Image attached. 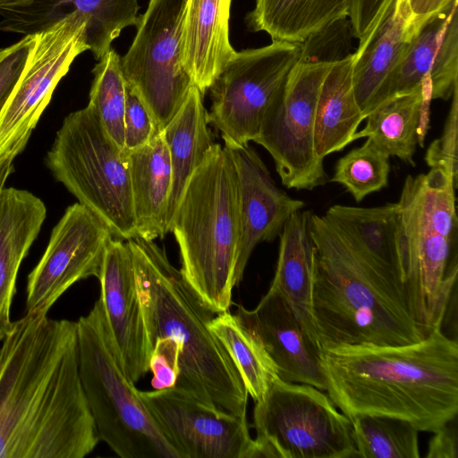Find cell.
Listing matches in <instances>:
<instances>
[{"mask_svg": "<svg viewBox=\"0 0 458 458\" xmlns=\"http://www.w3.org/2000/svg\"><path fill=\"white\" fill-rule=\"evenodd\" d=\"M0 347V458H83L100 441L79 372L77 323L26 313Z\"/></svg>", "mask_w": 458, "mask_h": 458, "instance_id": "obj_1", "label": "cell"}, {"mask_svg": "<svg viewBox=\"0 0 458 458\" xmlns=\"http://www.w3.org/2000/svg\"><path fill=\"white\" fill-rule=\"evenodd\" d=\"M326 392L350 420L370 414L434 432L457 416L458 344L442 327L403 345H340L319 352Z\"/></svg>", "mask_w": 458, "mask_h": 458, "instance_id": "obj_2", "label": "cell"}, {"mask_svg": "<svg viewBox=\"0 0 458 458\" xmlns=\"http://www.w3.org/2000/svg\"><path fill=\"white\" fill-rule=\"evenodd\" d=\"M150 347L157 338L180 346L174 387L216 411L247 420L248 392L210 328L216 314L154 241L127 240Z\"/></svg>", "mask_w": 458, "mask_h": 458, "instance_id": "obj_3", "label": "cell"}, {"mask_svg": "<svg viewBox=\"0 0 458 458\" xmlns=\"http://www.w3.org/2000/svg\"><path fill=\"white\" fill-rule=\"evenodd\" d=\"M312 312L321 348L403 345L428 334L414 320L402 288L350 244L326 216L311 214Z\"/></svg>", "mask_w": 458, "mask_h": 458, "instance_id": "obj_4", "label": "cell"}, {"mask_svg": "<svg viewBox=\"0 0 458 458\" xmlns=\"http://www.w3.org/2000/svg\"><path fill=\"white\" fill-rule=\"evenodd\" d=\"M452 177L432 167L407 175L401 191L398 254L409 311L428 335L442 327L458 278V218Z\"/></svg>", "mask_w": 458, "mask_h": 458, "instance_id": "obj_5", "label": "cell"}, {"mask_svg": "<svg viewBox=\"0 0 458 458\" xmlns=\"http://www.w3.org/2000/svg\"><path fill=\"white\" fill-rule=\"evenodd\" d=\"M169 232L186 280L215 313L228 311L240 226L236 172L225 147L215 143L189 180Z\"/></svg>", "mask_w": 458, "mask_h": 458, "instance_id": "obj_6", "label": "cell"}, {"mask_svg": "<svg viewBox=\"0 0 458 458\" xmlns=\"http://www.w3.org/2000/svg\"><path fill=\"white\" fill-rule=\"evenodd\" d=\"M76 323L79 372L99 439L121 458H181L126 375L101 300Z\"/></svg>", "mask_w": 458, "mask_h": 458, "instance_id": "obj_7", "label": "cell"}, {"mask_svg": "<svg viewBox=\"0 0 458 458\" xmlns=\"http://www.w3.org/2000/svg\"><path fill=\"white\" fill-rule=\"evenodd\" d=\"M47 165L114 237L127 241L137 236L127 154L89 105L64 119L47 154Z\"/></svg>", "mask_w": 458, "mask_h": 458, "instance_id": "obj_8", "label": "cell"}, {"mask_svg": "<svg viewBox=\"0 0 458 458\" xmlns=\"http://www.w3.org/2000/svg\"><path fill=\"white\" fill-rule=\"evenodd\" d=\"M252 458H357L352 421L322 390L275 378L255 403Z\"/></svg>", "mask_w": 458, "mask_h": 458, "instance_id": "obj_9", "label": "cell"}, {"mask_svg": "<svg viewBox=\"0 0 458 458\" xmlns=\"http://www.w3.org/2000/svg\"><path fill=\"white\" fill-rule=\"evenodd\" d=\"M335 62L299 60L263 115L254 140L272 157L282 184L311 191L324 185V159L315 149V120L322 84Z\"/></svg>", "mask_w": 458, "mask_h": 458, "instance_id": "obj_10", "label": "cell"}, {"mask_svg": "<svg viewBox=\"0 0 458 458\" xmlns=\"http://www.w3.org/2000/svg\"><path fill=\"white\" fill-rule=\"evenodd\" d=\"M301 44H271L236 52L210 86L208 123L225 147L248 145L257 138L266 110L300 60Z\"/></svg>", "mask_w": 458, "mask_h": 458, "instance_id": "obj_11", "label": "cell"}, {"mask_svg": "<svg viewBox=\"0 0 458 458\" xmlns=\"http://www.w3.org/2000/svg\"><path fill=\"white\" fill-rule=\"evenodd\" d=\"M186 0H150L121 67L162 131L183 106L193 85L181 62L180 33Z\"/></svg>", "mask_w": 458, "mask_h": 458, "instance_id": "obj_12", "label": "cell"}, {"mask_svg": "<svg viewBox=\"0 0 458 458\" xmlns=\"http://www.w3.org/2000/svg\"><path fill=\"white\" fill-rule=\"evenodd\" d=\"M86 25L84 16L72 13L34 33L21 74L0 112V161L24 149L57 84L76 57L89 50Z\"/></svg>", "mask_w": 458, "mask_h": 458, "instance_id": "obj_13", "label": "cell"}, {"mask_svg": "<svg viewBox=\"0 0 458 458\" xmlns=\"http://www.w3.org/2000/svg\"><path fill=\"white\" fill-rule=\"evenodd\" d=\"M113 234L81 203L69 206L53 228L45 252L28 276L26 313L47 315L76 282L98 278Z\"/></svg>", "mask_w": 458, "mask_h": 458, "instance_id": "obj_14", "label": "cell"}, {"mask_svg": "<svg viewBox=\"0 0 458 458\" xmlns=\"http://www.w3.org/2000/svg\"><path fill=\"white\" fill-rule=\"evenodd\" d=\"M139 394L181 458H249L247 420L216 411L174 386Z\"/></svg>", "mask_w": 458, "mask_h": 458, "instance_id": "obj_15", "label": "cell"}, {"mask_svg": "<svg viewBox=\"0 0 458 458\" xmlns=\"http://www.w3.org/2000/svg\"><path fill=\"white\" fill-rule=\"evenodd\" d=\"M429 79L432 99H449L458 87V0L430 17L405 55L379 87L366 116L381 103L411 93Z\"/></svg>", "mask_w": 458, "mask_h": 458, "instance_id": "obj_16", "label": "cell"}, {"mask_svg": "<svg viewBox=\"0 0 458 458\" xmlns=\"http://www.w3.org/2000/svg\"><path fill=\"white\" fill-rule=\"evenodd\" d=\"M233 162L238 184L240 235L235 284L242 279L256 246L279 237L288 218L304 208V201L277 187L257 151L248 145L225 147Z\"/></svg>", "mask_w": 458, "mask_h": 458, "instance_id": "obj_17", "label": "cell"}, {"mask_svg": "<svg viewBox=\"0 0 458 458\" xmlns=\"http://www.w3.org/2000/svg\"><path fill=\"white\" fill-rule=\"evenodd\" d=\"M98 279L99 299L123 368L136 383L149 371L151 347L127 242L114 237L108 242Z\"/></svg>", "mask_w": 458, "mask_h": 458, "instance_id": "obj_18", "label": "cell"}, {"mask_svg": "<svg viewBox=\"0 0 458 458\" xmlns=\"http://www.w3.org/2000/svg\"><path fill=\"white\" fill-rule=\"evenodd\" d=\"M234 315L261 344L280 379L326 391L320 348L278 291L270 287L255 309L238 306Z\"/></svg>", "mask_w": 458, "mask_h": 458, "instance_id": "obj_19", "label": "cell"}, {"mask_svg": "<svg viewBox=\"0 0 458 458\" xmlns=\"http://www.w3.org/2000/svg\"><path fill=\"white\" fill-rule=\"evenodd\" d=\"M139 8L138 0H33L25 6L0 10V31L34 34L78 13L87 20V44L99 60L123 29L137 25Z\"/></svg>", "mask_w": 458, "mask_h": 458, "instance_id": "obj_20", "label": "cell"}, {"mask_svg": "<svg viewBox=\"0 0 458 458\" xmlns=\"http://www.w3.org/2000/svg\"><path fill=\"white\" fill-rule=\"evenodd\" d=\"M428 19L418 17L409 0H393L371 31L359 42L352 54V83L363 114Z\"/></svg>", "mask_w": 458, "mask_h": 458, "instance_id": "obj_21", "label": "cell"}, {"mask_svg": "<svg viewBox=\"0 0 458 458\" xmlns=\"http://www.w3.org/2000/svg\"><path fill=\"white\" fill-rule=\"evenodd\" d=\"M232 1H185L180 33L181 62L203 96L236 53L229 40Z\"/></svg>", "mask_w": 458, "mask_h": 458, "instance_id": "obj_22", "label": "cell"}, {"mask_svg": "<svg viewBox=\"0 0 458 458\" xmlns=\"http://www.w3.org/2000/svg\"><path fill=\"white\" fill-rule=\"evenodd\" d=\"M47 216L44 202L33 193L13 187L0 191V340L10 330L11 305L23 259Z\"/></svg>", "mask_w": 458, "mask_h": 458, "instance_id": "obj_23", "label": "cell"}, {"mask_svg": "<svg viewBox=\"0 0 458 458\" xmlns=\"http://www.w3.org/2000/svg\"><path fill=\"white\" fill-rule=\"evenodd\" d=\"M325 215L363 259L403 290L397 242L398 202L374 208L336 204Z\"/></svg>", "mask_w": 458, "mask_h": 458, "instance_id": "obj_24", "label": "cell"}, {"mask_svg": "<svg viewBox=\"0 0 458 458\" xmlns=\"http://www.w3.org/2000/svg\"><path fill=\"white\" fill-rule=\"evenodd\" d=\"M126 154L137 236L151 241L163 238L168 233L172 169L162 132Z\"/></svg>", "mask_w": 458, "mask_h": 458, "instance_id": "obj_25", "label": "cell"}, {"mask_svg": "<svg viewBox=\"0 0 458 458\" xmlns=\"http://www.w3.org/2000/svg\"><path fill=\"white\" fill-rule=\"evenodd\" d=\"M311 212L298 210L285 222L275 276L270 285L287 301L310 338L319 346L312 312L314 246L310 233Z\"/></svg>", "mask_w": 458, "mask_h": 458, "instance_id": "obj_26", "label": "cell"}, {"mask_svg": "<svg viewBox=\"0 0 458 458\" xmlns=\"http://www.w3.org/2000/svg\"><path fill=\"white\" fill-rule=\"evenodd\" d=\"M208 124L203 95L192 86L182 108L162 131L172 169L167 229L189 180L215 144Z\"/></svg>", "mask_w": 458, "mask_h": 458, "instance_id": "obj_27", "label": "cell"}, {"mask_svg": "<svg viewBox=\"0 0 458 458\" xmlns=\"http://www.w3.org/2000/svg\"><path fill=\"white\" fill-rule=\"evenodd\" d=\"M352 54L334 63L320 89L315 120V149L323 159L352 142V136L365 119L353 89Z\"/></svg>", "mask_w": 458, "mask_h": 458, "instance_id": "obj_28", "label": "cell"}, {"mask_svg": "<svg viewBox=\"0 0 458 458\" xmlns=\"http://www.w3.org/2000/svg\"><path fill=\"white\" fill-rule=\"evenodd\" d=\"M351 0H255L246 23L273 40L304 42L334 21L348 18Z\"/></svg>", "mask_w": 458, "mask_h": 458, "instance_id": "obj_29", "label": "cell"}, {"mask_svg": "<svg viewBox=\"0 0 458 458\" xmlns=\"http://www.w3.org/2000/svg\"><path fill=\"white\" fill-rule=\"evenodd\" d=\"M421 98L420 87L381 103L366 116L365 127L355 132L352 141L369 138L388 157L415 166Z\"/></svg>", "mask_w": 458, "mask_h": 458, "instance_id": "obj_30", "label": "cell"}, {"mask_svg": "<svg viewBox=\"0 0 458 458\" xmlns=\"http://www.w3.org/2000/svg\"><path fill=\"white\" fill-rule=\"evenodd\" d=\"M210 328L226 349L237 368L248 394L261 401L277 369L259 340L229 311L217 313Z\"/></svg>", "mask_w": 458, "mask_h": 458, "instance_id": "obj_31", "label": "cell"}, {"mask_svg": "<svg viewBox=\"0 0 458 458\" xmlns=\"http://www.w3.org/2000/svg\"><path fill=\"white\" fill-rule=\"evenodd\" d=\"M358 457L420 458L419 430L410 422L386 416L360 414L351 420Z\"/></svg>", "mask_w": 458, "mask_h": 458, "instance_id": "obj_32", "label": "cell"}, {"mask_svg": "<svg viewBox=\"0 0 458 458\" xmlns=\"http://www.w3.org/2000/svg\"><path fill=\"white\" fill-rule=\"evenodd\" d=\"M92 73L94 78L88 105L98 114L114 143L124 151L127 83L122 72L120 55L111 48L98 60Z\"/></svg>", "mask_w": 458, "mask_h": 458, "instance_id": "obj_33", "label": "cell"}, {"mask_svg": "<svg viewBox=\"0 0 458 458\" xmlns=\"http://www.w3.org/2000/svg\"><path fill=\"white\" fill-rule=\"evenodd\" d=\"M389 157L367 138L361 146L338 159L330 182L343 185L360 202L387 186Z\"/></svg>", "mask_w": 458, "mask_h": 458, "instance_id": "obj_34", "label": "cell"}, {"mask_svg": "<svg viewBox=\"0 0 458 458\" xmlns=\"http://www.w3.org/2000/svg\"><path fill=\"white\" fill-rule=\"evenodd\" d=\"M353 38L348 18L340 19L310 35L301 43L300 60L306 62H337L352 55Z\"/></svg>", "mask_w": 458, "mask_h": 458, "instance_id": "obj_35", "label": "cell"}, {"mask_svg": "<svg viewBox=\"0 0 458 458\" xmlns=\"http://www.w3.org/2000/svg\"><path fill=\"white\" fill-rule=\"evenodd\" d=\"M451 106L446 116L443 132L427 149L426 164L430 167L445 170L457 186L458 181V87L451 97Z\"/></svg>", "mask_w": 458, "mask_h": 458, "instance_id": "obj_36", "label": "cell"}, {"mask_svg": "<svg viewBox=\"0 0 458 458\" xmlns=\"http://www.w3.org/2000/svg\"><path fill=\"white\" fill-rule=\"evenodd\" d=\"M161 132L143 102L127 86L124 114L125 153L148 144Z\"/></svg>", "mask_w": 458, "mask_h": 458, "instance_id": "obj_37", "label": "cell"}, {"mask_svg": "<svg viewBox=\"0 0 458 458\" xmlns=\"http://www.w3.org/2000/svg\"><path fill=\"white\" fill-rule=\"evenodd\" d=\"M34 38L35 34L25 35L0 49V112L21 74Z\"/></svg>", "mask_w": 458, "mask_h": 458, "instance_id": "obj_38", "label": "cell"}, {"mask_svg": "<svg viewBox=\"0 0 458 458\" xmlns=\"http://www.w3.org/2000/svg\"><path fill=\"white\" fill-rule=\"evenodd\" d=\"M180 346L174 339L157 338L151 346L149 370L155 389L174 387L179 374Z\"/></svg>", "mask_w": 458, "mask_h": 458, "instance_id": "obj_39", "label": "cell"}, {"mask_svg": "<svg viewBox=\"0 0 458 458\" xmlns=\"http://www.w3.org/2000/svg\"><path fill=\"white\" fill-rule=\"evenodd\" d=\"M393 0H351L348 19L353 38L362 41Z\"/></svg>", "mask_w": 458, "mask_h": 458, "instance_id": "obj_40", "label": "cell"}, {"mask_svg": "<svg viewBox=\"0 0 458 458\" xmlns=\"http://www.w3.org/2000/svg\"><path fill=\"white\" fill-rule=\"evenodd\" d=\"M457 416L433 432L426 458H457Z\"/></svg>", "mask_w": 458, "mask_h": 458, "instance_id": "obj_41", "label": "cell"}, {"mask_svg": "<svg viewBox=\"0 0 458 458\" xmlns=\"http://www.w3.org/2000/svg\"><path fill=\"white\" fill-rule=\"evenodd\" d=\"M454 0H409L412 12L420 18L428 19L446 9Z\"/></svg>", "mask_w": 458, "mask_h": 458, "instance_id": "obj_42", "label": "cell"}, {"mask_svg": "<svg viewBox=\"0 0 458 458\" xmlns=\"http://www.w3.org/2000/svg\"><path fill=\"white\" fill-rule=\"evenodd\" d=\"M13 159L7 158L0 161V191L4 187L5 182L13 171Z\"/></svg>", "mask_w": 458, "mask_h": 458, "instance_id": "obj_43", "label": "cell"}, {"mask_svg": "<svg viewBox=\"0 0 458 458\" xmlns=\"http://www.w3.org/2000/svg\"><path fill=\"white\" fill-rule=\"evenodd\" d=\"M32 1L33 0H0V10L25 6L32 3Z\"/></svg>", "mask_w": 458, "mask_h": 458, "instance_id": "obj_44", "label": "cell"}]
</instances>
